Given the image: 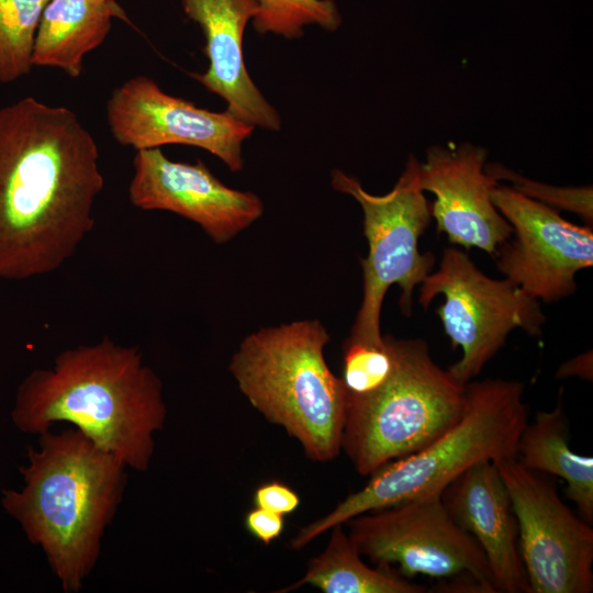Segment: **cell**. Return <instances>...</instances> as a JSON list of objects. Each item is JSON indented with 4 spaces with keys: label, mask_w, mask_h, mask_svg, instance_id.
Wrapping results in <instances>:
<instances>
[{
    "label": "cell",
    "mask_w": 593,
    "mask_h": 593,
    "mask_svg": "<svg viewBox=\"0 0 593 593\" xmlns=\"http://www.w3.org/2000/svg\"><path fill=\"white\" fill-rule=\"evenodd\" d=\"M114 139L135 150L180 144L203 148L231 171L243 168L242 144L254 126L226 111L213 112L166 93L153 79L135 76L116 87L107 102Z\"/></svg>",
    "instance_id": "obj_12"
},
{
    "label": "cell",
    "mask_w": 593,
    "mask_h": 593,
    "mask_svg": "<svg viewBox=\"0 0 593 593\" xmlns=\"http://www.w3.org/2000/svg\"><path fill=\"white\" fill-rule=\"evenodd\" d=\"M394 356L384 336L383 345L346 339L343 346V381L350 395L378 389L391 374Z\"/></svg>",
    "instance_id": "obj_22"
},
{
    "label": "cell",
    "mask_w": 593,
    "mask_h": 593,
    "mask_svg": "<svg viewBox=\"0 0 593 593\" xmlns=\"http://www.w3.org/2000/svg\"><path fill=\"white\" fill-rule=\"evenodd\" d=\"M127 194L137 209L194 222L216 244L227 243L264 213L257 194L225 186L200 159L174 161L160 148L136 150Z\"/></svg>",
    "instance_id": "obj_13"
},
{
    "label": "cell",
    "mask_w": 593,
    "mask_h": 593,
    "mask_svg": "<svg viewBox=\"0 0 593 593\" xmlns=\"http://www.w3.org/2000/svg\"><path fill=\"white\" fill-rule=\"evenodd\" d=\"M461 418L424 448L376 470L360 490L342 500L328 514L301 527L290 547L300 550L334 525L359 514L415 497L441 493L473 465L515 457L528 422L524 384L484 379L466 384Z\"/></svg>",
    "instance_id": "obj_5"
},
{
    "label": "cell",
    "mask_w": 593,
    "mask_h": 593,
    "mask_svg": "<svg viewBox=\"0 0 593 593\" xmlns=\"http://www.w3.org/2000/svg\"><path fill=\"white\" fill-rule=\"evenodd\" d=\"M184 13L205 36L208 70L193 77L225 100L226 112L251 125L279 131L281 119L251 80L244 60L243 35L258 12L257 0H180Z\"/></svg>",
    "instance_id": "obj_15"
},
{
    "label": "cell",
    "mask_w": 593,
    "mask_h": 593,
    "mask_svg": "<svg viewBox=\"0 0 593 593\" xmlns=\"http://www.w3.org/2000/svg\"><path fill=\"white\" fill-rule=\"evenodd\" d=\"M516 459L527 469L549 473L567 484L566 494L579 515L593 523V458L574 452L569 445V423L560 389L556 406L538 411L519 436Z\"/></svg>",
    "instance_id": "obj_18"
},
{
    "label": "cell",
    "mask_w": 593,
    "mask_h": 593,
    "mask_svg": "<svg viewBox=\"0 0 593 593\" xmlns=\"http://www.w3.org/2000/svg\"><path fill=\"white\" fill-rule=\"evenodd\" d=\"M258 12L253 19L255 30L275 33L287 38H298L303 26L317 24L335 31L340 15L334 0H257Z\"/></svg>",
    "instance_id": "obj_21"
},
{
    "label": "cell",
    "mask_w": 593,
    "mask_h": 593,
    "mask_svg": "<svg viewBox=\"0 0 593 593\" xmlns=\"http://www.w3.org/2000/svg\"><path fill=\"white\" fill-rule=\"evenodd\" d=\"M325 549L311 559L296 582L277 590L287 593L311 585L324 593H425L428 588L394 572L391 566L367 564L344 524L334 525Z\"/></svg>",
    "instance_id": "obj_19"
},
{
    "label": "cell",
    "mask_w": 593,
    "mask_h": 593,
    "mask_svg": "<svg viewBox=\"0 0 593 593\" xmlns=\"http://www.w3.org/2000/svg\"><path fill=\"white\" fill-rule=\"evenodd\" d=\"M328 342L318 321H295L249 334L230 362L250 405L317 462L339 455L348 405L344 381L324 356Z\"/></svg>",
    "instance_id": "obj_4"
},
{
    "label": "cell",
    "mask_w": 593,
    "mask_h": 593,
    "mask_svg": "<svg viewBox=\"0 0 593 593\" xmlns=\"http://www.w3.org/2000/svg\"><path fill=\"white\" fill-rule=\"evenodd\" d=\"M441 499L482 549L496 593H529L516 515L495 463L484 460L468 468L443 490Z\"/></svg>",
    "instance_id": "obj_16"
},
{
    "label": "cell",
    "mask_w": 593,
    "mask_h": 593,
    "mask_svg": "<svg viewBox=\"0 0 593 593\" xmlns=\"http://www.w3.org/2000/svg\"><path fill=\"white\" fill-rule=\"evenodd\" d=\"M113 18L127 21L115 0H49L36 31L32 65L79 77L85 56L103 43Z\"/></svg>",
    "instance_id": "obj_17"
},
{
    "label": "cell",
    "mask_w": 593,
    "mask_h": 593,
    "mask_svg": "<svg viewBox=\"0 0 593 593\" xmlns=\"http://www.w3.org/2000/svg\"><path fill=\"white\" fill-rule=\"evenodd\" d=\"M104 180L75 112L26 97L0 109V279L58 270L94 227Z\"/></svg>",
    "instance_id": "obj_1"
},
{
    "label": "cell",
    "mask_w": 593,
    "mask_h": 593,
    "mask_svg": "<svg viewBox=\"0 0 593 593\" xmlns=\"http://www.w3.org/2000/svg\"><path fill=\"white\" fill-rule=\"evenodd\" d=\"M344 525L361 557L374 566L394 564L407 579L450 580L445 589L454 592L496 593L482 549L451 517L441 493L366 512Z\"/></svg>",
    "instance_id": "obj_8"
},
{
    "label": "cell",
    "mask_w": 593,
    "mask_h": 593,
    "mask_svg": "<svg viewBox=\"0 0 593 593\" xmlns=\"http://www.w3.org/2000/svg\"><path fill=\"white\" fill-rule=\"evenodd\" d=\"M332 186L361 205L369 247L361 259L362 301L347 339L383 345L380 315L387 291L392 284L400 287L401 310L410 315L413 291L435 265L430 251L422 254L418 249V239L432 219L430 203L419 186V163L410 155L396 183L383 195L367 192L356 178L342 170L332 172Z\"/></svg>",
    "instance_id": "obj_7"
},
{
    "label": "cell",
    "mask_w": 593,
    "mask_h": 593,
    "mask_svg": "<svg viewBox=\"0 0 593 593\" xmlns=\"http://www.w3.org/2000/svg\"><path fill=\"white\" fill-rule=\"evenodd\" d=\"M579 377L586 380H592V353H585L567 362H564L557 371L558 378Z\"/></svg>",
    "instance_id": "obj_26"
},
{
    "label": "cell",
    "mask_w": 593,
    "mask_h": 593,
    "mask_svg": "<svg viewBox=\"0 0 593 593\" xmlns=\"http://www.w3.org/2000/svg\"><path fill=\"white\" fill-rule=\"evenodd\" d=\"M26 456L24 485L2 490V506L42 548L64 592H78L122 502L126 466L76 427L40 434Z\"/></svg>",
    "instance_id": "obj_3"
},
{
    "label": "cell",
    "mask_w": 593,
    "mask_h": 593,
    "mask_svg": "<svg viewBox=\"0 0 593 593\" xmlns=\"http://www.w3.org/2000/svg\"><path fill=\"white\" fill-rule=\"evenodd\" d=\"M485 170L497 181L508 180L522 194L552 206L581 215L590 225L593 220L592 187L560 188L525 178L499 164H485Z\"/></svg>",
    "instance_id": "obj_23"
},
{
    "label": "cell",
    "mask_w": 593,
    "mask_h": 593,
    "mask_svg": "<svg viewBox=\"0 0 593 593\" xmlns=\"http://www.w3.org/2000/svg\"><path fill=\"white\" fill-rule=\"evenodd\" d=\"M493 462L516 515L529 593H591L592 525L560 499L551 482L516 457Z\"/></svg>",
    "instance_id": "obj_10"
},
{
    "label": "cell",
    "mask_w": 593,
    "mask_h": 593,
    "mask_svg": "<svg viewBox=\"0 0 593 593\" xmlns=\"http://www.w3.org/2000/svg\"><path fill=\"white\" fill-rule=\"evenodd\" d=\"M486 157L484 147L469 143L433 145L419 164V186L435 195L430 215L450 244L495 256L513 227L491 200L499 181L485 170Z\"/></svg>",
    "instance_id": "obj_14"
},
{
    "label": "cell",
    "mask_w": 593,
    "mask_h": 593,
    "mask_svg": "<svg viewBox=\"0 0 593 593\" xmlns=\"http://www.w3.org/2000/svg\"><path fill=\"white\" fill-rule=\"evenodd\" d=\"M163 382L144 363L137 346L109 337L60 351L48 369H34L20 383L13 424L42 434L66 422L126 467L146 471L154 435L166 421Z\"/></svg>",
    "instance_id": "obj_2"
},
{
    "label": "cell",
    "mask_w": 593,
    "mask_h": 593,
    "mask_svg": "<svg viewBox=\"0 0 593 593\" xmlns=\"http://www.w3.org/2000/svg\"><path fill=\"white\" fill-rule=\"evenodd\" d=\"M491 200L514 236L494 256L499 271L534 299L553 302L571 295L577 272L593 264L592 226L573 224L559 210L499 182Z\"/></svg>",
    "instance_id": "obj_11"
},
{
    "label": "cell",
    "mask_w": 593,
    "mask_h": 593,
    "mask_svg": "<svg viewBox=\"0 0 593 593\" xmlns=\"http://www.w3.org/2000/svg\"><path fill=\"white\" fill-rule=\"evenodd\" d=\"M49 0H0V82L27 75L42 12Z\"/></svg>",
    "instance_id": "obj_20"
},
{
    "label": "cell",
    "mask_w": 593,
    "mask_h": 593,
    "mask_svg": "<svg viewBox=\"0 0 593 593\" xmlns=\"http://www.w3.org/2000/svg\"><path fill=\"white\" fill-rule=\"evenodd\" d=\"M254 504L255 507L286 516L298 510L300 496L289 485L280 481H270L256 489Z\"/></svg>",
    "instance_id": "obj_24"
},
{
    "label": "cell",
    "mask_w": 593,
    "mask_h": 593,
    "mask_svg": "<svg viewBox=\"0 0 593 593\" xmlns=\"http://www.w3.org/2000/svg\"><path fill=\"white\" fill-rule=\"evenodd\" d=\"M247 532L265 546H269L284 529V516L255 507L244 519Z\"/></svg>",
    "instance_id": "obj_25"
},
{
    "label": "cell",
    "mask_w": 593,
    "mask_h": 593,
    "mask_svg": "<svg viewBox=\"0 0 593 593\" xmlns=\"http://www.w3.org/2000/svg\"><path fill=\"white\" fill-rule=\"evenodd\" d=\"M387 338L394 356L389 378L372 392L348 394L342 450L363 477L427 446L467 405V383L433 360L425 340Z\"/></svg>",
    "instance_id": "obj_6"
},
{
    "label": "cell",
    "mask_w": 593,
    "mask_h": 593,
    "mask_svg": "<svg viewBox=\"0 0 593 593\" xmlns=\"http://www.w3.org/2000/svg\"><path fill=\"white\" fill-rule=\"evenodd\" d=\"M438 294L445 298L436 310L444 331L451 347L462 349L448 371L462 384L482 371L514 328L541 335L546 317L539 300L506 278H490L458 248L444 250L438 270L419 284L418 302L426 309Z\"/></svg>",
    "instance_id": "obj_9"
}]
</instances>
